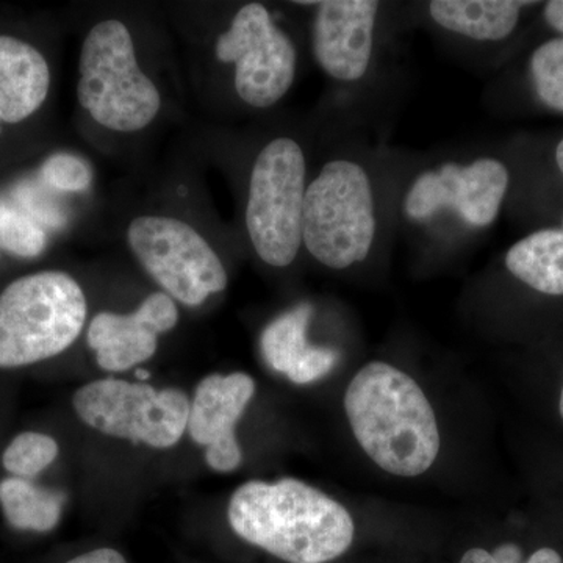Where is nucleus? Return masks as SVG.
<instances>
[{"instance_id": "obj_1", "label": "nucleus", "mask_w": 563, "mask_h": 563, "mask_svg": "<svg viewBox=\"0 0 563 563\" xmlns=\"http://www.w3.org/2000/svg\"><path fill=\"white\" fill-rule=\"evenodd\" d=\"M232 531L288 563H328L350 550L354 520L340 504L303 481H247L228 507Z\"/></svg>"}, {"instance_id": "obj_2", "label": "nucleus", "mask_w": 563, "mask_h": 563, "mask_svg": "<svg viewBox=\"0 0 563 563\" xmlns=\"http://www.w3.org/2000/svg\"><path fill=\"white\" fill-rule=\"evenodd\" d=\"M344 410L362 450L384 472L420 476L439 457L440 432L431 402L396 366H363L347 385Z\"/></svg>"}, {"instance_id": "obj_3", "label": "nucleus", "mask_w": 563, "mask_h": 563, "mask_svg": "<svg viewBox=\"0 0 563 563\" xmlns=\"http://www.w3.org/2000/svg\"><path fill=\"white\" fill-rule=\"evenodd\" d=\"M88 317L79 282L40 272L0 292V368H21L57 357L73 346Z\"/></svg>"}, {"instance_id": "obj_4", "label": "nucleus", "mask_w": 563, "mask_h": 563, "mask_svg": "<svg viewBox=\"0 0 563 563\" xmlns=\"http://www.w3.org/2000/svg\"><path fill=\"white\" fill-rule=\"evenodd\" d=\"M77 98L91 120L113 132L146 129L162 109V96L136 60L135 43L120 20L98 22L85 36Z\"/></svg>"}, {"instance_id": "obj_5", "label": "nucleus", "mask_w": 563, "mask_h": 563, "mask_svg": "<svg viewBox=\"0 0 563 563\" xmlns=\"http://www.w3.org/2000/svg\"><path fill=\"white\" fill-rule=\"evenodd\" d=\"M376 233L372 181L357 163L333 161L307 185L302 244L332 269L365 261Z\"/></svg>"}, {"instance_id": "obj_6", "label": "nucleus", "mask_w": 563, "mask_h": 563, "mask_svg": "<svg viewBox=\"0 0 563 563\" xmlns=\"http://www.w3.org/2000/svg\"><path fill=\"white\" fill-rule=\"evenodd\" d=\"M306 157L291 139L266 144L252 166L246 229L252 246L266 265H291L302 246Z\"/></svg>"}, {"instance_id": "obj_7", "label": "nucleus", "mask_w": 563, "mask_h": 563, "mask_svg": "<svg viewBox=\"0 0 563 563\" xmlns=\"http://www.w3.org/2000/svg\"><path fill=\"white\" fill-rule=\"evenodd\" d=\"M74 412L88 428L113 439L169 450L187 432L190 398L179 388L107 379L85 384L73 396Z\"/></svg>"}, {"instance_id": "obj_8", "label": "nucleus", "mask_w": 563, "mask_h": 563, "mask_svg": "<svg viewBox=\"0 0 563 563\" xmlns=\"http://www.w3.org/2000/svg\"><path fill=\"white\" fill-rule=\"evenodd\" d=\"M129 247L163 292L187 307H199L228 288L220 255L188 222L141 214L128 228Z\"/></svg>"}, {"instance_id": "obj_9", "label": "nucleus", "mask_w": 563, "mask_h": 563, "mask_svg": "<svg viewBox=\"0 0 563 563\" xmlns=\"http://www.w3.org/2000/svg\"><path fill=\"white\" fill-rule=\"evenodd\" d=\"M217 57L235 65L236 95L254 109L276 106L295 81V44L262 3H247L236 11L217 41Z\"/></svg>"}, {"instance_id": "obj_10", "label": "nucleus", "mask_w": 563, "mask_h": 563, "mask_svg": "<svg viewBox=\"0 0 563 563\" xmlns=\"http://www.w3.org/2000/svg\"><path fill=\"white\" fill-rule=\"evenodd\" d=\"M507 187L509 173L495 158H479L466 166L448 163L413 181L404 209L417 221L453 209L470 224L485 228L498 217Z\"/></svg>"}, {"instance_id": "obj_11", "label": "nucleus", "mask_w": 563, "mask_h": 563, "mask_svg": "<svg viewBox=\"0 0 563 563\" xmlns=\"http://www.w3.org/2000/svg\"><path fill=\"white\" fill-rule=\"evenodd\" d=\"M254 395V379L246 373L210 374L196 387L187 431L192 442L206 448L213 472L232 473L242 465L235 429Z\"/></svg>"}, {"instance_id": "obj_12", "label": "nucleus", "mask_w": 563, "mask_h": 563, "mask_svg": "<svg viewBox=\"0 0 563 563\" xmlns=\"http://www.w3.org/2000/svg\"><path fill=\"white\" fill-rule=\"evenodd\" d=\"M177 322L179 307L172 296L152 292L132 313L96 314L88 325V344L102 369L129 372L154 357L158 336L173 331Z\"/></svg>"}, {"instance_id": "obj_13", "label": "nucleus", "mask_w": 563, "mask_h": 563, "mask_svg": "<svg viewBox=\"0 0 563 563\" xmlns=\"http://www.w3.org/2000/svg\"><path fill=\"white\" fill-rule=\"evenodd\" d=\"M317 5L312 44L318 65L333 79H361L372 60L379 2L328 0Z\"/></svg>"}, {"instance_id": "obj_14", "label": "nucleus", "mask_w": 563, "mask_h": 563, "mask_svg": "<svg viewBox=\"0 0 563 563\" xmlns=\"http://www.w3.org/2000/svg\"><path fill=\"white\" fill-rule=\"evenodd\" d=\"M312 313V307L302 303L269 322L262 333L263 358L274 372L285 374L296 385L317 383L339 361V352L307 343Z\"/></svg>"}, {"instance_id": "obj_15", "label": "nucleus", "mask_w": 563, "mask_h": 563, "mask_svg": "<svg viewBox=\"0 0 563 563\" xmlns=\"http://www.w3.org/2000/svg\"><path fill=\"white\" fill-rule=\"evenodd\" d=\"M46 58L27 41L0 35V124H18L40 110L49 95Z\"/></svg>"}, {"instance_id": "obj_16", "label": "nucleus", "mask_w": 563, "mask_h": 563, "mask_svg": "<svg viewBox=\"0 0 563 563\" xmlns=\"http://www.w3.org/2000/svg\"><path fill=\"white\" fill-rule=\"evenodd\" d=\"M529 2L514 0H435L432 20L448 31L477 41L507 38L517 27L520 10Z\"/></svg>"}, {"instance_id": "obj_17", "label": "nucleus", "mask_w": 563, "mask_h": 563, "mask_svg": "<svg viewBox=\"0 0 563 563\" xmlns=\"http://www.w3.org/2000/svg\"><path fill=\"white\" fill-rule=\"evenodd\" d=\"M506 266L517 279L543 295H563V229H544L515 243Z\"/></svg>"}, {"instance_id": "obj_18", "label": "nucleus", "mask_w": 563, "mask_h": 563, "mask_svg": "<svg viewBox=\"0 0 563 563\" xmlns=\"http://www.w3.org/2000/svg\"><path fill=\"white\" fill-rule=\"evenodd\" d=\"M66 496L32 481L5 477L0 481V509L16 531L46 533L60 523Z\"/></svg>"}, {"instance_id": "obj_19", "label": "nucleus", "mask_w": 563, "mask_h": 563, "mask_svg": "<svg viewBox=\"0 0 563 563\" xmlns=\"http://www.w3.org/2000/svg\"><path fill=\"white\" fill-rule=\"evenodd\" d=\"M60 448L55 439L41 432H21L2 454V465L10 476L32 481L49 468Z\"/></svg>"}, {"instance_id": "obj_20", "label": "nucleus", "mask_w": 563, "mask_h": 563, "mask_svg": "<svg viewBox=\"0 0 563 563\" xmlns=\"http://www.w3.org/2000/svg\"><path fill=\"white\" fill-rule=\"evenodd\" d=\"M531 70L539 98L563 113V38L548 41L533 52Z\"/></svg>"}, {"instance_id": "obj_21", "label": "nucleus", "mask_w": 563, "mask_h": 563, "mask_svg": "<svg viewBox=\"0 0 563 563\" xmlns=\"http://www.w3.org/2000/svg\"><path fill=\"white\" fill-rule=\"evenodd\" d=\"M0 246L18 257L32 258L46 247V235L29 218L0 209Z\"/></svg>"}, {"instance_id": "obj_22", "label": "nucleus", "mask_w": 563, "mask_h": 563, "mask_svg": "<svg viewBox=\"0 0 563 563\" xmlns=\"http://www.w3.org/2000/svg\"><path fill=\"white\" fill-rule=\"evenodd\" d=\"M41 176L60 191H85L91 185L90 166L81 158L70 154H55L44 162Z\"/></svg>"}, {"instance_id": "obj_23", "label": "nucleus", "mask_w": 563, "mask_h": 563, "mask_svg": "<svg viewBox=\"0 0 563 563\" xmlns=\"http://www.w3.org/2000/svg\"><path fill=\"white\" fill-rule=\"evenodd\" d=\"M461 563H523V551L514 543L503 544L493 553L483 548H473L463 554Z\"/></svg>"}, {"instance_id": "obj_24", "label": "nucleus", "mask_w": 563, "mask_h": 563, "mask_svg": "<svg viewBox=\"0 0 563 563\" xmlns=\"http://www.w3.org/2000/svg\"><path fill=\"white\" fill-rule=\"evenodd\" d=\"M66 563H128V561L120 551L113 550V548H98V550L77 555Z\"/></svg>"}, {"instance_id": "obj_25", "label": "nucleus", "mask_w": 563, "mask_h": 563, "mask_svg": "<svg viewBox=\"0 0 563 563\" xmlns=\"http://www.w3.org/2000/svg\"><path fill=\"white\" fill-rule=\"evenodd\" d=\"M544 18L555 31L563 33V0H553L544 7Z\"/></svg>"}, {"instance_id": "obj_26", "label": "nucleus", "mask_w": 563, "mask_h": 563, "mask_svg": "<svg viewBox=\"0 0 563 563\" xmlns=\"http://www.w3.org/2000/svg\"><path fill=\"white\" fill-rule=\"evenodd\" d=\"M555 162H558L559 169H561L563 174V140L561 144H559L558 151H555Z\"/></svg>"}, {"instance_id": "obj_27", "label": "nucleus", "mask_w": 563, "mask_h": 563, "mask_svg": "<svg viewBox=\"0 0 563 563\" xmlns=\"http://www.w3.org/2000/svg\"><path fill=\"white\" fill-rule=\"evenodd\" d=\"M136 377H140V379H147L150 374L144 373L143 369H136Z\"/></svg>"}, {"instance_id": "obj_28", "label": "nucleus", "mask_w": 563, "mask_h": 563, "mask_svg": "<svg viewBox=\"0 0 563 563\" xmlns=\"http://www.w3.org/2000/svg\"><path fill=\"white\" fill-rule=\"evenodd\" d=\"M559 410H561V417L563 420V388H562V393H561V402H559Z\"/></svg>"}]
</instances>
